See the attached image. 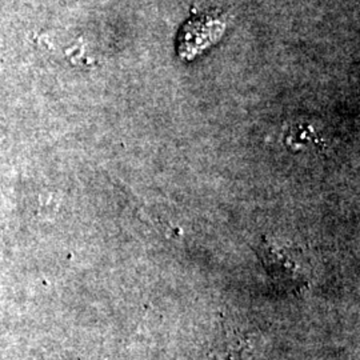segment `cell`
<instances>
[{
  "label": "cell",
  "mask_w": 360,
  "mask_h": 360,
  "mask_svg": "<svg viewBox=\"0 0 360 360\" xmlns=\"http://www.w3.org/2000/svg\"><path fill=\"white\" fill-rule=\"evenodd\" d=\"M224 25L217 19L199 18L183 28L179 38V53L181 58L193 59L198 53L208 49L218 40Z\"/></svg>",
  "instance_id": "1"
},
{
  "label": "cell",
  "mask_w": 360,
  "mask_h": 360,
  "mask_svg": "<svg viewBox=\"0 0 360 360\" xmlns=\"http://www.w3.org/2000/svg\"><path fill=\"white\" fill-rule=\"evenodd\" d=\"M254 339L240 328L227 327L215 338L207 360H251Z\"/></svg>",
  "instance_id": "2"
}]
</instances>
